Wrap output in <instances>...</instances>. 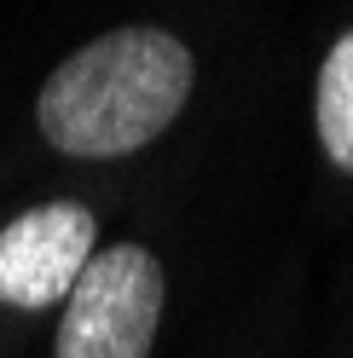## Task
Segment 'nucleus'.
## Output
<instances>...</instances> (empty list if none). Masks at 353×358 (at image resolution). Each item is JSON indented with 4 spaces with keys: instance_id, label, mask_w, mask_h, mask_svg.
I'll return each mask as SVG.
<instances>
[{
    "instance_id": "obj_1",
    "label": "nucleus",
    "mask_w": 353,
    "mask_h": 358,
    "mask_svg": "<svg viewBox=\"0 0 353 358\" xmlns=\"http://www.w3.org/2000/svg\"><path fill=\"white\" fill-rule=\"evenodd\" d=\"M197 81L191 47L168 29L122 24L70 52L41 81L35 127L58 156L116 162L162 139Z\"/></svg>"
},
{
    "instance_id": "obj_2",
    "label": "nucleus",
    "mask_w": 353,
    "mask_h": 358,
    "mask_svg": "<svg viewBox=\"0 0 353 358\" xmlns=\"http://www.w3.org/2000/svg\"><path fill=\"white\" fill-rule=\"evenodd\" d=\"M162 260L139 243H110L87 260L58 318L53 358H151L162 324Z\"/></svg>"
},
{
    "instance_id": "obj_3",
    "label": "nucleus",
    "mask_w": 353,
    "mask_h": 358,
    "mask_svg": "<svg viewBox=\"0 0 353 358\" xmlns=\"http://www.w3.org/2000/svg\"><path fill=\"white\" fill-rule=\"evenodd\" d=\"M99 255V220L81 203H41L24 208L0 231V301L41 312L70 301L76 278Z\"/></svg>"
},
{
    "instance_id": "obj_4",
    "label": "nucleus",
    "mask_w": 353,
    "mask_h": 358,
    "mask_svg": "<svg viewBox=\"0 0 353 358\" xmlns=\"http://www.w3.org/2000/svg\"><path fill=\"white\" fill-rule=\"evenodd\" d=\"M319 145L342 173H353V29L336 35V47L319 64V99H313Z\"/></svg>"
}]
</instances>
